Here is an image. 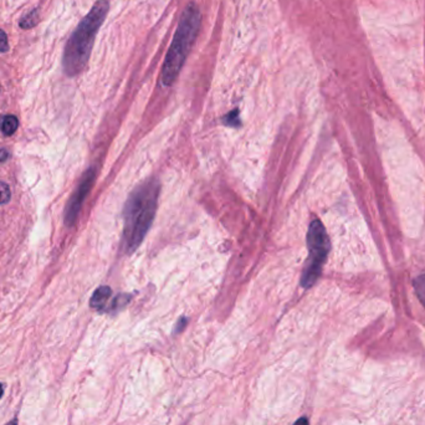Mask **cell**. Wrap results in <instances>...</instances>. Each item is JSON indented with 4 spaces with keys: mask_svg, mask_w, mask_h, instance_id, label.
<instances>
[{
    "mask_svg": "<svg viewBox=\"0 0 425 425\" xmlns=\"http://www.w3.org/2000/svg\"><path fill=\"white\" fill-rule=\"evenodd\" d=\"M159 189L158 180L152 178L131 191L123 209L122 249L126 254L134 253L146 238L156 216Z\"/></svg>",
    "mask_w": 425,
    "mask_h": 425,
    "instance_id": "obj_1",
    "label": "cell"
},
{
    "mask_svg": "<svg viewBox=\"0 0 425 425\" xmlns=\"http://www.w3.org/2000/svg\"><path fill=\"white\" fill-rule=\"evenodd\" d=\"M108 10L110 3L107 0L96 1L89 14L80 21L75 32L71 34L65 46L63 57V66L68 76H76L86 68L94 48L96 35L106 19Z\"/></svg>",
    "mask_w": 425,
    "mask_h": 425,
    "instance_id": "obj_2",
    "label": "cell"
},
{
    "mask_svg": "<svg viewBox=\"0 0 425 425\" xmlns=\"http://www.w3.org/2000/svg\"><path fill=\"white\" fill-rule=\"evenodd\" d=\"M200 24V9L194 1H191L180 15L171 46L167 51L165 63L160 71L162 86L169 87L176 83L185 66L187 57L191 54V46L196 43Z\"/></svg>",
    "mask_w": 425,
    "mask_h": 425,
    "instance_id": "obj_3",
    "label": "cell"
},
{
    "mask_svg": "<svg viewBox=\"0 0 425 425\" xmlns=\"http://www.w3.org/2000/svg\"><path fill=\"white\" fill-rule=\"evenodd\" d=\"M307 249L309 258L301 276V286L305 289L315 285L322 273L324 261L330 251V239L324 224L320 220H313L310 224L307 233Z\"/></svg>",
    "mask_w": 425,
    "mask_h": 425,
    "instance_id": "obj_4",
    "label": "cell"
},
{
    "mask_svg": "<svg viewBox=\"0 0 425 425\" xmlns=\"http://www.w3.org/2000/svg\"><path fill=\"white\" fill-rule=\"evenodd\" d=\"M96 179L95 168H90L89 171L85 172L80 183L76 187L75 191L72 193L70 199L68 200L65 208V224L66 227H74L76 224L77 218L83 208V202L90 194V191L94 187Z\"/></svg>",
    "mask_w": 425,
    "mask_h": 425,
    "instance_id": "obj_5",
    "label": "cell"
},
{
    "mask_svg": "<svg viewBox=\"0 0 425 425\" xmlns=\"http://www.w3.org/2000/svg\"><path fill=\"white\" fill-rule=\"evenodd\" d=\"M111 295H112V290L108 286H101L94 292L92 298L90 300V305L95 310L103 311L106 310V305H107L108 300L111 298Z\"/></svg>",
    "mask_w": 425,
    "mask_h": 425,
    "instance_id": "obj_6",
    "label": "cell"
},
{
    "mask_svg": "<svg viewBox=\"0 0 425 425\" xmlns=\"http://www.w3.org/2000/svg\"><path fill=\"white\" fill-rule=\"evenodd\" d=\"M19 127V121L13 116V114H8L1 118L0 122V131L4 136H13L17 129Z\"/></svg>",
    "mask_w": 425,
    "mask_h": 425,
    "instance_id": "obj_7",
    "label": "cell"
},
{
    "mask_svg": "<svg viewBox=\"0 0 425 425\" xmlns=\"http://www.w3.org/2000/svg\"><path fill=\"white\" fill-rule=\"evenodd\" d=\"M39 21V10L38 9H34L32 12L25 14L21 20H20V26L23 29H30L32 26L37 25Z\"/></svg>",
    "mask_w": 425,
    "mask_h": 425,
    "instance_id": "obj_8",
    "label": "cell"
},
{
    "mask_svg": "<svg viewBox=\"0 0 425 425\" xmlns=\"http://www.w3.org/2000/svg\"><path fill=\"white\" fill-rule=\"evenodd\" d=\"M222 122H224L225 126H229V127H240L241 121L240 117H239V110L235 108L233 111H230V112L222 118Z\"/></svg>",
    "mask_w": 425,
    "mask_h": 425,
    "instance_id": "obj_9",
    "label": "cell"
},
{
    "mask_svg": "<svg viewBox=\"0 0 425 425\" xmlns=\"http://www.w3.org/2000/svg\"><path fill=\"white\" fill-rule=\"evenodd\" d=\"M414 287H415V291H417V296L425 307V273L420 275L415 279Z\"/></svg>",
    "mask_w": 425,
    "mask_h": 425,
    "instance_id": "obj_10",
    "label": "cell"
},
{
    "mask_svg": "<svg viewBox=\"0 0 425 425\" xmlns=\"http://www.w3.org/2000/svg\"><path fill=\"white\" fill-rule=\"evenodd\" d=\"M12 198L10 188L6 183H0V205L9 203Z\"/></svg>",
    "mask_w": 425,
    "mask_h": 425,
    "instance_id": "obj_11",
    "label": "cell"
},
{
    "mask_svg": "<svg viewBox=\"0 0 425 425\" xmlns=\"http://www.w3.org/2000/svg\"><path fill=\"white\" fill-rule=\"evenodd\" d=\"M9 50L7 34L0 29V52H6Z\"/></svg>",
    "mask_w": 425,
    "mask_h": 425,
    "instance_id": "obj_12",
    "label": "cell"
},
{
    "mask_svg": "<svg viewBox=\"0 0 425 425\" xmlns=\"http://www.w3.org/2000/svg\"><path fill=\"white\" fill-rule=\"evenodd\" d=\"M187 324V318H182L178 321L177 327H176V333H179L180 331L183 330Z\"/></svg>",
    "mask_w": 425,
    "mask_h": 425,
    "instance_id": "obj_13",
    "label": "cell"
},
{
    "mask_svg": "<svg viewBox=\"0 0 425 425\" xmlns=\"http://www.w3.org/2000/svg\"><path fill=\"white\" fill-rule=\"evenodd\" d=\"M9 158V152L7 149H0V162H6Z\"/></svg>",
    "mask_w": 425,
    "mask_h": 425,
    "instance_id": "obj_14",
    "label": "cell"
},
{
    "mask_svg": "<svg viewBox=\"0 0 425 425\" xmlns=\"http://www.w3.org/2000/svg\"><path fill=\"white\" fill-rule=\"evenodd\" d=\"M293 425H309V419L307 418H300L298 422L295 423Z\"/></svg>",
    "mask_w": 425,
    "mask_h": 425,
    "instance_id": "obj_15",
    "label": "cell"
},
{
    "mask_svg": "<svg viewBox=\"0 0 425 425\" xmlns=\"http://www.w3.org/2000/svg\"><path fill=\"white\" fill-rule=\"evenodd\" d=\"M3 394H4V387H3V384L0 383V398L3 397Z\"/></svg>",
    "mask_w": 425,
    "mask_h": 425,
    "instance_id": "obj_16",
    "label": "cell"
},
{
    "mask_svg": "<svg viewBox=\"0 0 425 425\" xmlns=\"http://www.w3.org/2000/svg\"><path fill=\"white\" fill-rule=\"evenodd\" d=\"M7 425H18V420H17V419H13V420L9 422Z\"/></svg>",
    "mask_w": 425,
    "mask_h": 425,
    "instance_id": "obj_17",
    "label": "cell"
}]
</instances>
